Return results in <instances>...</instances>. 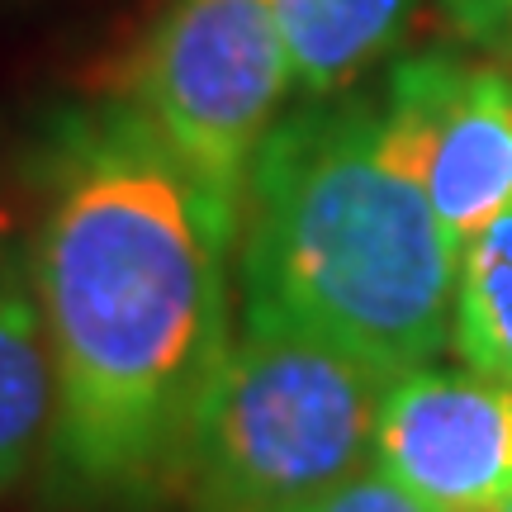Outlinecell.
I'll list each match as a JSON object with an SVG mask.
<instances>
[{
  "label": "cell",
  "mask_w": 512,
  "mask_h": 512,
  "mask_svg": "<svg viewBox=\"0 0 512 512\" xmlns=\"http://www.w3.org/2000/svg\"><path fill=\"white\" fill-rule=\"evenodd\" d=\"M380 370L313 337L242 323L176 475L190 512H290L375 465Z\"/></svg>",
  "instance_id": "3957f363"
},
{
  "label": "cell",
  "mask_w": 512,
  "mask_h": 512,
  "mask_svg": "<svg viewBox=\"0 0 512 512\" xmlns=\"http://www.w3.org/2000/svg\"><path fill=\"white\" fill-rule=\"evenodd\" d=\"M290 91L294 62L266 0H166L138 48L128 105L242 223L252 162Z\"/></svg>",
  "instance_id": "277c9868"
},
{
  "label": "cell",
  "mask_w": 512,
  "mask_h": 512,
  "mask_svg": "<svg viewBox=\"0 0 512 512\" xmlns=\"http://www.w3.org/2000/svg\"><path fill=\"white\" fill-rule=\"evenodd\" d=\"M309 100L351 91L413 19L418 0H266Z\"/></svg>",
  "instance_id": "ba28073f"
},
{
  "label": "cell",
  "mask_w": 512,
  "mask_h": 512,
  "mask_svg": "<svg viewBox=\"0 0 512 512\" xmlns=\"http://www.w3.org/2000/svg\"><path fill=\"white\" fill-rule=\"evenodd\" d=\"M375 465L432 512H503L512 503V384L470 366L403 370L384 389Z\"/></svg>",
  "instance_id": "8992f818"
},
{
  "label": "cell",
  "mask_w": 512,
  "mask_h": 512,
  "mask_svg": "<svg viewBox=\"0 0 512 512\" xmlns=\"http://www.w3.org/2000/svg\"><path fill=\"white\" fill-rule=\"evenodd\" d=\"M57 366L29 256L0 247V503L48 465Z\"/></svg>",
  "instance_id": "52a82bcc"
},
{
  "label": "cell",
  "mask_w": 512,
  "mask_h": 512,
  "mask_svg": "<svg viewBox=\"0 0 512 512\" xmlns=\"http://www.w3.org/2000/svg\"><path fill=\"white\" fill-rule=\"evenodd\" d=\"M460 256L384 143L380 100H309L266 133L238 223L242 323L399 380L451 342Z\"/></svg>",
  "instance_id": "7a4b0ae2"
},
{
  "label": "cell",
  "mask_w": 512,
  "mask_h": 512,
  "mask_svg": "<svg viewBox=\"0 0 512 512\" xmlns=\"http://www.w3.org/2000/svg\"><path fill=\"white\" fill-rule=\"evenodd\" d=\"M384 143L465 252L512 204V67L422 53L389 72Z\"/></svg>",
  "instance_id": "5b68a950"
},
{
  "label": "cell",
  "mask_w": 512,
  "mask_h": 512,
  "mask_svg": "<svg viewBox=\"0 0 512 512\" xmlns=\"http://www.w3.org/2000/svg\"><path fill=\"white\" fill-rule=\"evenodd\" d=\"M451 347L460 366L512 384V204L460 256Z\"/></svg>",
  "instance_id": "9c48e42d"
},
{
  "label": "cell",
  "mask_w": 512,
  "mask_h": 512,
  "mask_svg": "<svg viewBox=\"0 0 512 512\" xmlns=\"http://www.w3.org/2000/svg\"><path fill=\"white\" fill-rule=\"evenodd\" d=\"M441 15L470 48L512 67V0H441Z\"/></svg>",
  "instance_id": "8fae6325"
},
{
  "label": "cell",
  "mask_w": 512,
  "mask_h": 512,
  "mask_svg": "<svg viewBox=\"0 0 512 512\" xmlns=\"http://www.w3.org/2000/svg\"><path fill=\"white\" fill-rule=\"evenodd\" d=\"M233 256L238 219L128 100L62 119L29 247L57 366L53 508L147 512L176 494L233 347Z\"/></svg>",
  "instance_id": "6da1fadb"
},
{
  "label": "cell",
  "mask_w": 512,
  "mask_h": 512,
  "mask_svg": "<svg viewBox=\"0 0 512 512\" xmlns=\"http://www.w3.org/2000/svg\"><path fill=\"white\" fill-rule=\"evenodd\" d=\"M503 512H512V503H508V508H503Z\"/></svg>",
  "instance_id": "7c38bea8"
},
{
  "label": "cell",
  "mask_w": 512,
  "mask_h": 512,
  "mask_svg": "<svg viewBox=\"0 0 512 512\" xmlns=\"http://www.w3.org/2000/svg\"><path fill=\"white\" fill-rule=\"evenodd\" d=\"M290 512H432L418 494H408L399 479H389L380 465H366L361 475L342 479L337 489L309 498Z\"/></svg>",
  "instance_id": "30bf717a"
}]
</instances>
